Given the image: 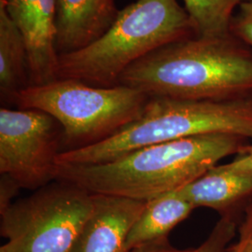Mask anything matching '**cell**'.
I'll list each match as a JSON object with an SVG mask.
<instances>
[{"mask_svg":"<svg viewBox=\"0 0 252 252\" xmlns=\"http://www.w3.org/2000/svg\"><path fill=\"white\" fill-rule=\"evenodd\" d=\"M251 141L232 134L189 136L143 147L98 164L58 165L56 180L91 193L149 201L185 187Z\"/></svg>","mask_w":252,"mask_h":252,"instance_id":"1","label":"cell"},{"mask_svg":"<svg viewBox=\"0 0 252 252\" xmlns=\"http://www.w3.org/2000/svg\"><path fill=\"white\" fill-rule=\"evenodd\" d=\"M118 84L175 99L247 96L252 94V49L232 34L190 37L131 64Z\"/></svg>","mask_w":252,"mask_h":252,"instance_id":"2","label":"cell"},{"mask_svg":"<svg viewBox=\"0 0 252 252\" xmlns=\"http://www.w3.org/2000/svg\"><path fill=\"white\" fill-rule=\"evenodd\" d=\"M194 36V26L178 0H136L120 9L112 26L94 42L59 55L58 79L113 87L131 64L165 46Z\"/></svg>","mask_w":252,"mask_h":252,"instance_id":"3","label":"cell"},{"mask_svg":"<svg viewBox=\"0 0 252 252\" xmlns=\"http://www.w3.org/2000/svg\"><path fill=\"white\" fill-rule=\"evenodd\" d=\"M209 134L252 140V94L225 100L151 96L134 122L99 143L60 153L57 164H98L147 146Z\"/></svg>","mask_w":252,"mask_h":252,"instance_id":"4","label":"cell"},{"mask_svg":"<svg viewBox=\"0 0 252 252\" xmlns=\"http://www.w3.org/2000/svg\"><path fill=\"white\" fill-rule=\"evenodd\" d=\"M150 97L126 85L96 87L78 80L57 79L20 92L15 106L52 115L63 129V153L115 135L139 117Z\"/></svg>","mask_w":252,"mask_h":252,"instance_id":"5","label":"cell"},{"mask_svg":"<svg viewBox=\"0 0 252 252\" xmlns=\"http://www.w3.org/2000/svg\"><path fill=\"white\" fill-rule=\"evenodd\" d=\"M93 193L63 180L50 183L0 213V252H71L90 216Z\"/></svg>","mask_w":252,"mask_h":252,"instance_id":"6","label":"cell"},{"mask_svg":"<svg viewBox=\"0 0 252 252\" xmlns=\"http://www.w3.org/2000/svg\"><path fill=\"white\" fill-rule=\"evenodd\" d=\"M63 129L37 109L0 108V173L22 189H38L56 180Z\"/></svg>","mask_w":252,"mask_h":252,"instance_id":"7","label":"cell"},{"mask_svg":"<svg viewBox=\"0 0 252 252\" xmlns=\"http://www.w3.org/2000/svg\"><path fill=\"white\" fill-rule=\"evenodd\" d=\"M27 44L30 86L58 79L55 49L56 0H0Z\"/></svg>","mask_w":252,"mask_h":252,"instance_id":"8","label":"cell"},{"mask_svg":"<svg viewBox=\"0 0 252 252\" xmlns=\"http://www.w3.org/2000/svg\"><path fill=\"white\" fill-rule=\"evenodd\" d=\"M146 204L142 200L93 193L92 212L71 252H126L128 235Z\"/></svg>","mask_w":252,"mask_h":252,"instance_id":"9","label":"cell"},{"mask_svg":"<svg viewBox=\"0 0 252 252\" xmlns=\"http://www.w3.org/2000/svg\"><path fill=\"white\" fill-rule=\"evenodd\" d=\"M116 0H56L55 49L58 55L90 45L116 20Z\"/></svg>","mask_w":252,"mask_h":252,"instance_id":"10","label":"cell"},{"mask_svg":"<svg viewBox=\"0 0 252 252\" xmlns=\"http://www.w3.org/2000/svg\"><path fill=\"white\" fill-rule=\"evenodd\" d=\"M177 191L194 208L209 207L220 217L241 220L252 203V174L217 164Z\"/></svg>","mask_w":252,"mask_h":252,"instance_id":"11","label":"cell"},{"mask_svg":"<svg viewBox=\"0 0 252 252\" xmlns=\"http://www.w3.org/2000/svg\"><path fill=\"white\" fill-rule=\"evenodd\" d=\"M30 86L26 40L0 1V98L4 107L15 106L19 93Z\"/></svg>","mask_w":252,"mask_h":252,"instance_id":"12","label":"cell"},{"mask_svg":"<svg viewBox=\"0 0 252 252\" xmlns=\"http://www.w3.org/2000/svg\"><path fill=\"white\" fill-rule=\"evenodd\" d=\"M194 207L175 190L147 201L146 207L128 235L126 252L136 246L168 238L172 230Z\"/></svg>","mask_w":252,"mask_h":252,"instance_id":"13","label":"cell"},{"mask_svg":"<svg viewBox=\"0 0 252 252\" xmlns=\"http://www.w3.org/2000/svg\"><path fill=\"white\" fill-rule=\"evenodd\" d=\"M245 0H183L200 37L227 36L235 11Z\"/></svg>","mask_w":252,"mask_h":252,"instance_id":"14","label":"cell"},{"mask_svg":"<svg viewBox=\"0 0 252 252\" xmlns=\"http://www.w3.org/2000/svg\"><path fill=\"white\" fill-rule=\"evenodd\" d=\"M240 220L230 217H220L207 239L196 249L188 252H227L237 233Z\"/></svg>","mask_w":252,"mask_h":252,"instance_id":"15","label":"cell"},{"mask_svg":"<svg viewBox=\"0 0 252 252\" xmlns=\"http://www.w3.org/2000/svg\"><path fill=\"white\" fill-rule=\"evenodd\" d=\"M230 33L252 49V0H245L235 11Z\"/></svg>","mask_w":252,"mask_h":252,"instance_id":"16","label":"cell"},{"mask_svg":"<svg viewBox=\"0 0 252 252\" xmlns=\"http://www.w3.org/2000/svg\"><path fill=\"white\" fill-rule=\"evenodd\" d=\"M238 242L230 246L233 252H252V203L245 209L239 222Z\"/></svg>","mask_w":252,"mask_h":252,"instance_id":"17","label":"cell"},{"mask_svg":"<svg viewBox=\"0 0 252 252\" xmlns=\"http://www.w3.org/2000/svg\"><path fill=\"white\" fill-rule=\"evenodd\" d=\"M18 183L7 174H1L0 179V213L4 212L13 203L12 199L18 193Z\"/></svg>","mask_w":252,"mask_h":252,"instance_id":"18","label":"cell"},{"mask_svg":"<svg viewBox=\"0 0 252 252\" xmlns=\"http://www.w3.org/2000/svg\"><path fill=\"white\" fill-rule=\"evenodd\" d=\"M187 250H180L172 246L168 238H163L153 242L136 246L126 252H188Z\"/></svg>","mask_w":252,"mask_h":252,"instance_id":"19","label":"cell"},{"mask_svg":"<svg viewBox=\"0 0 252 252\" xmlns=\"http://www.w3.org/2000/svg\"><path fill=\"white\" fill-rule=\"evenodd\" d=\"M227 165L234 170L248 172L252 174V143L246 146L243 150L235 155L232 162H228Z\"/></svg>","mask_w":252,"mask_h":252,"instance_id":"20","label":"cell"},{"mask_svg":"<svg viewBox=\"0 0 252 252\" xmlns=\"http://www.w3.org/2000/svg\"><path fill=\"white\" fill-rule=\"evenodd\" d=\"M230 246H231V245H230ZM227 252H233V251L231 250V248H230V247L228 248V251H227Z\"/></svg>","mask_w":252,"mask_h":252,"instance_id":"21","label":"cell"}]
</instances>
